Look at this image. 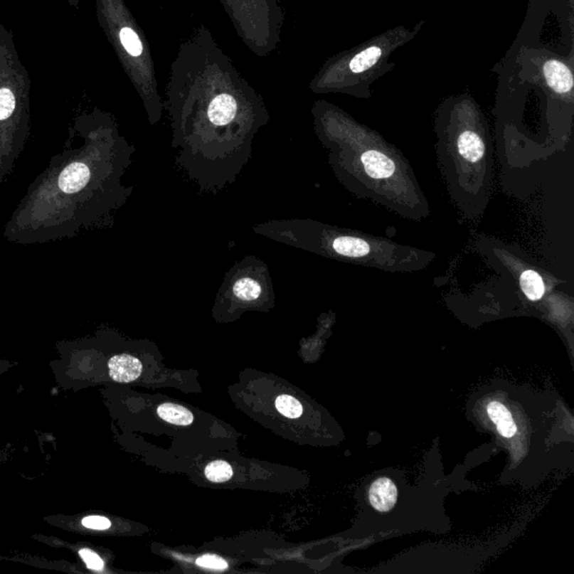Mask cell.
<instances>
[{"label": "cell", "instance_id": "cell-1", "mask_svg": "<svg viewBox=\"0 0 574 574\" xmlns=\"http://www.w3.org/2000/svg\"><path fill=\"white\" fill-rule=\"evenodd\" d=\"M135 152V146L115 130L92 132L87 144L77 149V155L73 152L55 175L51 173L43 183L46 186L31 193L21 210L27 212L28 227L35 223L40 233L46 229L43 239H48L54 230L62 235L72 231V221L77 223V229L112 221L115 212L132 194L134 188L126 186L122 178L132 166Z\"/></svg>", "mask_w": 574, "mask_h": 574}, {"label": "cell", "instance_id": "cell-2", "mask_svg": "<svg viewBox=\"0 0 574 574\" xmlns=\"http://www.w3.org/2000/svg\"><path fill=\"white\" fill-rule=\"evenodd\" d=\"M439 144L447 147L441 154L447 182L452 186L461 209H466L467 194L471 207L487 203L491 179V159L487 120L469 93L451 95L437 109ZM477 210V209H476Z\"/></svg>", "mask_w": 574, "mask_h": 574}, {"label": "cell", "instance_id": "cell-3", "mask_svg": "<svg viewBox=\"0 0 574 574\" xmlns=\"http://www.w3.org/2000/svg\"><path fill=\"white\" fill-rule=\"evenodd\" d=\"M318 136L329 152V164L336 178L356 194L367 193L387 203L385 193L395 192L408 175L400 157L371 129L349 118L324 122Z\"/></svg>", "mask_w": 574, "mask_h": 574}, {"label": "cell", "instance_id": "cell-4", "mask_svg": "<svg viewBox=\"0 0 574 574\" xmlns=\"http://www.w3.org/2000/svg\"><path fill=\"white\" fill-rule=\"evenodd\" d=\"M255 233L281 244L344 262L381 266L388 270H413L421 265V252L386 244V241L326 225L312 219L268 220L253 228Z\"/></svg>", "mask_w": 574, "mask_h": 574}, {"label": "cell", "instance_id": "cell-5", "mask_svg": "<svg viewBox=\"0 0 574 574\" xmlns=\"http://www.w3.org/2000/svg\"><path fill=\"white\" fill-rule=\"evenodd\" d=\"M423 25L422 21L414 29L393 27L354 48L342 60L336 83L358 98H369L371 85L395 69V64L389 61L390 56L414 40Z\"/></svg>", "mask_w": 574, "mask_h": 574}, {"label": "cell", "instance_id": "cell-6", "mask_svg": "<svg viewBox=\"0 0 574 574\" xmlns=\"http://www.w3.org/2000/svg\"><path fill=\"white\" fill-rule=\"evenodd\" d=\"M275 289L267 264L246 256L233 265L218 289L215 309L240 311L265 309L275 302Z\"/></svg>", "mask_w": 574, "mask_h": 574}, {"label": "cell", "instance_id": "cell-7", "mask_svg": "<svg viewBox=\"0 0 574 574\" xmlns=\"http://www.w3.org/2000/svg\"><path fill=\"white\" fill-rule=\"evenodd\" d=\"M397 487L393 480L381 477L371 484L369 488V501L377 511L386 513L396 504Z\"/></svg>", "mask_w": 574, "mask_h": 574}, {"label": "cell", "instance_id": "cell-8", "mask_svg": "<svg viewBox=\"0 0 574 574\" xmlns=\"http://www.w3.org/2000/svg\"><path fill=\"white\" fill-rule=\"evenodd\" d=\"M109 375L118 383H130L141 376L143 365L137 358L129 355L115 356L109 360Z\"/></svg>", "mask_w": 574, "mask_h": 574}, {"label": "cell", "instance_id": "cell-9", "mask_svg": "<svg viewBox=\"0 0 574 574\" xmlns=\"http://www.w3.org/2000/svg\"><path fill=\"white\" fill-rule=\"evenodd\" d=\"M487 413L491 422L497 426V431L501 437L511 439L516 434V423L514 422L513 416L505 405L497 400L490 402L487 406Z\"/></svg>", "mask_w": 574, "mask_h": 574}, {"label": "cell", "instance_id": "cell-10", "mask_svg": "<svg viewBox=\"0 0 574 574\" xmlns=\"http://www.w3.org/2000/svg\"><path fill=\"white\" fill-rule=\"evenodd\" d=\"M519 285L529 301H541L546 294V283L542 276L534 270H525L519 276Z\"/></svg>", "mask_w": 574, "mask_h": 574}, {"label": "cell", "instance_id": "cell-11", "mask_svg": "<svg viewBox=\"0 0 574 574\" xmlns=\"http://www.w3.org/2000/svg\"><path fill=\"white\" fill-rule=\"evenodd\" d=\"M157 415L163 421L174 424V425H190L194 421L193 414L191 413L188 408H183L180 405L173 404V403L159 405L157 408Z\"/></svg>", "mask_w": 574, "mask_h": 574}, {"label": "cell", "instance_id": "cell-12", "mask_svg": "<svg viewBox=\"0 0 574 574\" xmlns=\"http://www.w3.org/2000/svg\"><path fill=\"white\" fill-rule=\"evenodd\" d=\"M204 474H206L207 479L210 480V482L220 484V482H225L231 479L233 471L229 463L225 462V461L217 460L209 463V464L206 467Z\"/></svg>", "mask_w": 574, "mask_h": 574}, {"label": "cell", "instance_id": "cell-13", "mask_svg": "<svg viewBox=\"0 0 574 574\" xmlns=\"http://www.w3.org/2000/svg\"><path fill=\"white\" fill-rule=\"evenodd\" d=\"M275 405L278 412L287 418H299L303 413L301 403L289 395H280L276 398Z\"/></svg>", "mask_w": 574, "mask_h": 574}, {"label": "cell", "instance_id": "cell-14", "mask_svg": "<svg viewBox=\"0 0 574 574\" xmlns=\"http://www.w3.org/2000/svg\"><path fill=\"white\" fill-rule=\"evenodd\" d=\"M119 38L122 46L130 55L138 58L143 53V44L134 29L130 27H124L120 31Z\"/></svg>", "mask_w": 574, "mask_h": 574}, {"label": "cell", "instance_id": "cell-15", "mask_svg": "<svg viewBox=\"0 0 574 574\" xmlns=\"http://www.w3.org/2000/svg\"><path fill=\"white\" fill-rule=\"evenodd\" d=\"M80 556L83 558V561L85 562L89 569L95 570V571L104 569V561L101 560L100 556L89 548H83L80 551Z\"/></svg>", "mask_w": 574, "mask_h": 574}, {"label": "cell", "instance_id": "cell-16", "mask_svg": "<svg viewBox=\"0 0 574 574\" xmlns=\"http://www.w3.org/2000/svg\"><path fill=\"white\" fill-rule=\"evenodd\" d=\"M196 564L202 568H207V569L213 570H225L227 569V562L223 558H218L216 556H204L202 558L196 560Z\"/></svg>", "mask_w": 574, "mask_h": 574}, {"label": "cell", "instance_id": "cell-17", "mask_svg": "<svg viewBox=\"0 0 574 574\" xmlns=\"http://www.w3.org/2000/svg\"><path fill=\"white\" fill-rule=\"evenodd\" d=\"M83 525L87 528L104 531V529H108L109 527L112 526V523L106 517L89 516L83 519Z\"/></svg>", "mask_w": 574, "mask_h": 574}]
</instances>
